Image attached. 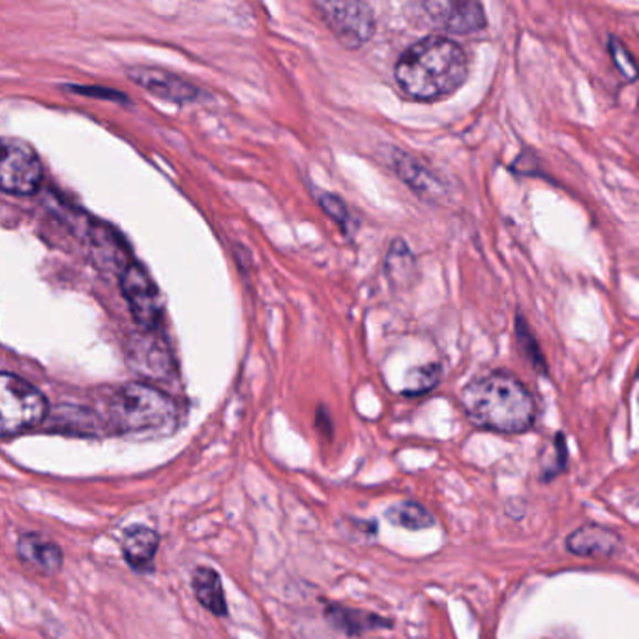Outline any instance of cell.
<instances>
[{"mask_svg":"<svg viewBox=\"0 0 639 639\" xmlns=\"http://www.w3.org/2000/svg\"><path fill=\"white\" fill-rule=\"evenodd\" d=\"M394 75L411 98L422 102L444 98L468 80V55L450 38L426 36L404 51Z\"/></svg>","mask_w":639,"mask_h":639,"instance_id":"cell-1","label":"cell"},{"mask_svg":"<svg viewBox=\"0 0 639 639\" xmlns=\"http://www.w3.org/2000/svg\"><path fill=\"white\" fill-rule=\"evenodd\" d=\"M109 420L123 433H153L177 420V404L158 388L129 383L113 396Z\"/></svg>","mask_w":639,"mask_h":639,"instance_id":"cell-3","label":"cell"},{"mask_svg":"<svg viewBox=\"0 0 639 639\" xmlns=\"http://www.w3.org/2000/svg\"><path fill=\"white\" fill-rule=\"evenodd\" d=\"M136 344L129 345V366L145 379H166L171 371V355L156 331H142Z\"/></svg>","mask_w":639,"mask_h":639,"instance_id":"cell-9","label":"cell"},{"mask_svg":"<svg viewBox=\"0 0 639 639\" xmlns=\"http://www.w3.org/2000/svg\"><path fill=\"white\" fill-rule=\"evenodd\" d=\"M48 401L31 383L13 374H0V436L13 437L42 425Z\"/></svg>","mask_w":639,"mask_h":639,"instance_id":"cell-4","label":"cell"},{"mask_svg":"<svg viewBox=\"0 0 639 639\" xmlns=\"http://www.w3.org/2000/svg\"><path fill=\"white\" fill-rule=\"evenodd\" d=\"M315 8L347 50H358L376 31V15L366 2H317Z\"/></svg>","mask_w":639,"mask_h":639,"instance_id":"cell-6","label":"cell"},{"mask_svg":"<svg viewBox=\"0 0 639 639\" xmlns=\"http://www.w3.org/2000/svg\"><path fill=\"white\" fill-rule=\"evenodd\" d=\"M387 520L409 531H422V528L436 525L430 511H426L425 506L417 501H401V503L392 504L387 511Z\"/></svg>","mask_w":639,"mask_h":639,"instance_id":"cell-17","label":"cell"},{"mask_svg":"<svg viewBox=\"0 0 639 639\" xmlns=\"http://www.w3.org/2000/svg\"><path fill=\"white\" fill-rule=\"evenodd\" d=\"M426 23L452 34H469L486 27V13L474 0H426L417 4Z\"/></svg>","mask_w":639,"mask_h":639,"instance_id":"cell-7","label":"cell"},{"mask_svg":"<svg viewBox=\"0 0 639 639\" xmlns=\"http://www.w3.org/2000/svg\"><path fill=\"white\" fill-rule=\"evenodd\" d=\"M129 77L139 83L143 88H147L148 93L171 99V102H190L197 96L196 86H191L188 81L164 70L139 66V69L129 70Z\"/></svg>","mask_w":639,"mask_h":639,"instance_id":"cell-12","label":"cell"},{"mask_svg":"<svg viewBox=\"0 0 639 639\" xmlns=\"http://www.w3.org/2000/svg\"><path fill=\"white\" fill-rule=\"evenodd\" d=\"M160 546V536L145 525H134L124 531L123 554L132 568L148 572L153 568L154 555Z\"/></svg>","mask_w":639,"mask_h":639,"instance_id":"cell-14","label":"cell"},{"mask_svg":"<svg viewBox=\"0 0 639 639\" xmlns=\"http://www.w3.org/2000/svg\"><path fill=\"white\" fill-rule=\"evenodd\" d=\"M566 469V441L563 433H557L555 437V454L554 463L544 471V480H552L557 474L563 473Z\"/></svg>","mask_w":639,"mask_h":639,"instance_id":"cell-22","label":"cell"},{"mask_svg":"<svg viewBox=\"0 0 639 639\" xmlns=\"http://www.w3.org/2000/svg\"><path fill=\"white\" fill-rule=\"evenodd\" d=\"M42 179V161L29 143L0 139V190L13 196H32Z\"/></svg>","mask_w":639,"mask_h":639,"instance_id":"cell-5","label":"cell"},{"mask_svg":"<svg viewBox=\"0 0 639 639\" xmlns=\"http://www.w3.org/2000/svg\"><path fill=\"white\" fill-rule=\"evenodd\" d=\"M191 585H193L197 600L205 609H209L210 614L218 615V617L228 615V600H226L222 579L218 572L201 566L193 572Z\"/></svg>","mask_w":639,"mask_h":639,"instance_id":"cell-16","label":"cell"},{"mask_svg":"<svg viewBox=\"0 0 639 639\" xmlns=\"http://www.w3.org/2000/svg\"><path fill=\"white\" fill-rule=\"evenodd\" d=\"M394 169L411 190L417 191L418 196L428 197V199L443 197L444 188L441 180L437 179L425 164H420L417 158H412L409 154L396 153Z\"/></svg>","mask_w":639,"mask_h":639,"instance_id":"cell-15","label":"cell"},{"mask_svg":"<svg viewBox=\"0 0 639 639\" xmlns=\"http://www.w3.org/2000/svg\"><path fill=\"white\" fill-rule=\"evenodd\" d=\"M517 339H520V344L527 350V357L531 358V363L535 364L536 368L544 369V358H542L538 344H536L535 338L528 334V328L523 317H517Z\"/></svg>","mask_w":639,"mask_h":639,"instance_id":"cell-21","label":"cell"},{"mask_svg":"<svg viewBox=\"0 0 639 639\" xmlns=\"http://www.w3.org/2000/svg\"><path fill=\"white\" fill-rule=\"evenodd\" d=\"M320 203L326 210V214L334 218L342 228H353V218H350L349 209L339 197L334 196V193H321Z\"/></svg>","mask_w":639,"mask_h":639,"instance_id":"cell-20","label":"cell"},{"mask_svg":"<svg viewBox=\"0 0 639 639\" xmlns=\"http://www.w3.org/2000/svg\"><path fill=\"white\" fill-rule=\"evenodd\" d=\"M608 50L619 72H621L628 81L636 80V61H633L632 53L628 51L627 45L619 42V40H615V38H609Z\"/></svg>","mask_w":639,"mask_h":639,"instance_id":"cell-19","label":"cell"},{"mask_svg":"<svg viewBox=\"0 0 639 639\" xmlns=\"http://www.w3.org/2000/svg\"><path fill=\"white\" fill-rule=\"evenodd\" d=\"M621 536L614 528L589 523L566 538V549L578 557H611L621 549Z\"/></svg>","mask_w":639,"mask_h":639,"instance_id":"cell-10","label":"cell"},{"mask_svg":"<svg viewBox=\"0 0 639 639\" xmlns=\"http://www.w3.org/2000/svg\"><path fill=\"white\" fill-rule=\"evenodd\" d=\"M460 404L476 428L495 433H523L535 425L533 394L506 371H492L461 390Z\"/></svg>","mask_w":639,"mask_h":639,"instance_id":"cell-2","label":"cell"},{"mask_svg":"<svg viewBox=\"0 0 639 639\" xmlns=\"http://www.w3.org/2000/svg\"><path fill=\"white\" fill-rule=\"evenodd\" d=\"M123 293L137 326L148 333L156 331L161 320V298L142 264L129 263L123 271Z\"/></svg>","mask_w":639,"mask_h":639,"instance_id":"cell-8","label":"cell"},{"mask_svg":"<svg viewBox=\"0 0 639 639\" xmlns=\"http://www.w3.org/2000/svg\"><path fill=\"white\" fill-rule=\"evenodd\" d=\"M19 559L43 576H55L62 568L61 547L38 533H27L18 542Z\"/></svg>","mask_w":639,"mask_h":639,"instance_id":"cell-13","label":"cell"},{"mask_svg":"<svg viewBox=\"0 0 639 639\" xmlns=\"http://www.w3.org/2000/svg\"><path fill=\"white\" fill-rule=\"evenodd\" d=\"M325 619L331 622L339 632L347 633L350 638L374 632L379 628L392 627L390 619H385L381 615L364 611V609L349 608L344 604L328 603L325 606Z\"/></svg>","mask_w":639,"mask_h":639,"instance_id":"cell-11","label":"cell"},{"mask_svg":"<svg viewBox=\"0 0 639 639\" xmlns=\"http://www.w3.org/2000/svg\"><path fill=\"white\" fill-rule=\"evenodd\" d=\"M441 379V368L437 364H428L422 368L412 369L406 379L407 396H420V394L430 392L431 388L437 387Z\"/></svg>","mask_w":639,"mask_h":639,"instance_id":"cell-18","label":"cell"}]
</instances>
